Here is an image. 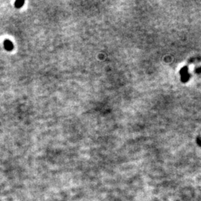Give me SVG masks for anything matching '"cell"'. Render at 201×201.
<instances>
[{"instance_id":"7a4b0ae2","label":"cell","mask_w":201,"mask_h":201,"mask_svg":"<svg viewBox=\"0 0 201 201\" xmlns=\"http://www.w3.org/2000/svg\"><path fill=\"white\" fill-rule=\"evenodd\" d=\"M23 4L24 2H17L15 3V5H16L17 7H20Z\"/></svg>"},{"instance_id":"6da1fadb","label":"cell","mask_w":201,"mask_h":201,"mask_svg":"<svg viewBox=\"0 0 201 201\" xmlns=\"http://www.w3.org/2000/svg\"><path fill=\"white\" fill-rule=\"evenodd\" d=\"M5 49H7V50H11V49H13V44L11 43V42L9 41V40L5 41Z\"/></svg>"}]
</instances>
